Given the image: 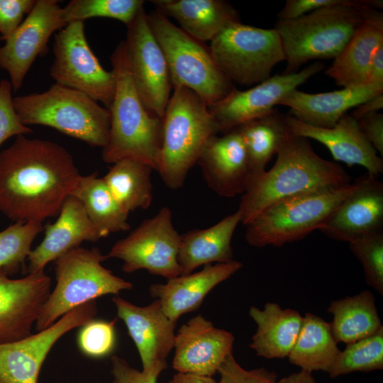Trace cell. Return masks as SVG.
Segmentation results:
<instances>
[{"mask_svg": "<svg viewBox=\"0 0 383 383\" xmlns=\"http://www.w3.org/2000/svg\"><path fill=\"white\" fill-rule=\"evenodd\" d=\"M144 2L143 0H72L62 8V16L67 24L103 17L120 21L128 27L144 8Z\"/></svg>", "mask_w": 383, "mask_h": 383, "instance_id": "cell-37", "label": "cell"}, {"mask_svg": "<svg viewBox=\"0 0 383 383\" xmlns=\"http://www.w3.org/2000/svg\"><path fill=\"white\" fill-rule=\"evenodd\" d=\"M240 222L238 211L213 226L189 231L180 235L177 261L181 274H189L197 267L233 260L231 240Z\"/></svg>", "mask_w": 383, "mask_h": 383, "instance_id": "cell-28", "label": "cell"}, {"mask_svg": "<svg viewBox=\"0 0 383 383\" xmlns=\"http://www.w3.org/2000/svg\"><path fill=\"white\" fill-rule=\"evenodd\" d=\"M277 383H318L312 373L300 370L277 380Z\"/></svg>", "mask_w": 383, "mask_h": 383, "instance_id": "cell-49", "label": "cell"}, {"mask_svg": "<svg viewBox=\"0 0 383 383\" xmlns=\"http://www.w3.org/2000/svg\"><path fill=\"white\" fill-rule=\"evenodd\" d=\"M197 163L207 185L218 195L234 197L245 192L250 168L244 141L236 128L211 138Z\"/></svg>", "mask_w": 383, "mask_h": 383, "instance_id": "cell-21", "label": "cell"}, {"mask_svg": "<svg viewBox=\"0 0 383 383\" xmlns=\"http://www.w3.org/2000/svg\"><path fill=\"white\" fill-rule=\"evenodd\" d=\"M383 369V327L377 333L346 344L328 371L331 378L355 372Z\"/></svg>", "mask_w": 383, "mask_h": 383, "instance_id": "cell-35", "label": "cell"}, {"mask_svg": "<svg viewBox=\"0 0 383 383\" xmlns=\"http://www.w3.org/2000/svg\"><path fill=\"white\" fill-rule=\"evenodd\" d=\"M383 44V13L376 11L356 30L325 74L343 87L366 83L370 63Z\"/></svg>", "mask_w": 383, "mask_h": 383, "instance_id": "cell-27", "label": "cell"}, {"mask_svg": "<svg viewBox=\"0 0 383 383\" xmlns=\"http://www.w3.org/2000/svg\"><path fill=\"white\" fill-rule=\"evenodd\" d=\"M218 372L220 380L217 383H277V377L274 372L264 367L246 370L234 358L233 353L228 355L220 366Z\"/></svg>", "mask_w": 383, "mask_h": 383, "instance_id": "cell-41", "label": "cell"}, {"mask_svg": "<svg viewBox=\"0 0 383 383\" xmlns=\"http://www.w3.org/2000/svg\"><path fill=\"white\" fill-rule=\"evenodd\" d=\"M167 383H217L212 377L178 372Z\"/></svg>", "mask_w": 383, "mask_h": 383, "instance_id": "cell-48", "label": "cell"}, {"mask_svg": "<svg viewBox=\"0 0 383 383\" xmlns=\"http://www.w3.org/2000/svg\"><path fill=\"white\" fill-rule=\"evenodd\" d=\"M357 123L363 134L382 157L383 114L379 112L373 113L360 118Z\"/></svg>", "mask_w": 383, "mask_h": 383, "instance_id": "cell-45", "label": "cell"}, {"mask_svg": "<svg viewBox=\"0 0 383 383\" xmlns=\"http://www.w3.org/2000/svg\"><path fill=\"white\" fill-rule=\"evenodd\" d=\"M44 230L43 223L14 222L0 231V272L11 276L25 266L36 236Z\"/></svg>", "mask_w": 383, "mask_h": 383, "instance_id": "cell-36", "label": "cell"}, {"mask_svg": "<svg viewBox=\"0 0 383 383\" xmlns=\"http://www.w3.org/2000/svg\"><path fill=\"white\" fill-rule=\"evenodd\" d=\"M365 84L383 85V44L372 57Z\"/></svg>", "mask_w": 383, "mask_h": 383, "instance_id": "cell-46", "label": "cell"}, {"mask_svg": "<svg viewBox=\"0 0 383 383\" xmlns=\"http://www.w3.org/2000/svg\"><path fill=\"white\" fill-rule=\"evenodd\" d=\"M152 170L150 166L143 162L123 159L113 163L102 178L116 201L130 213L150 206Z\"/></svg>", "mask_w": 383, "mask_h": 383, "instance_id": "cell-34", "label": "cell"}, {"mask_svg": "<svg viewBox=\"0 0 383 383\" xmlns=\"http://www.w3.org/2000/svg\"><path fill=\"white\" fill-rule=\"evenodd\" d=\"M242 267L243 264L235 260L206 265L199 272L179 275L165 284H153L150 293L159 300L164 313L177 322L182 315L196 310L216 286Z\"/></svg>", "mask_w": 383, "mask_h": 383, "instance_id": "cell-24", "label": "cell"}, {"mask_svg": "<svg viewBox=\"0 0 383 383\" xmlns=\"http://www.w3.org/2000/svg\"><path fill=\"white\" fill-rule=\"evenodd\" d=\"M354 183L304 193L272 204L246 225L245 238L256 248L281 247L320 230L354 189Z\"/></svg>", "mask_w": 383, "mask_h": 383, "instance_id": "cell-8", "label": "cell"}, {"mask_svg": "<svg viewBox=\"0 0 383 383\" xmlns=\"http://www.w3.org/2000/svg\"><path fill=\"white\" fill-rule=\"evenodd\" d=\"M349 244L360 262L366 282L383 294V232L367 235Z\"/></svg>", "mask_w": 383, "mask_h": 383, "instance_id": "cell-38", "label": "cell"}, {"mask_svg": "<svg viewBox=\"0 0 383 383\" xmlns=\"http://www.w3.org/2000/svg\"><path fill=\"white\" fill-rule=\"evenodd\" d=\"M173 89L162 118L158 172L167 187L177 189L219 130L204 99L186 87Z\"/></svg>", "mask_w": 383, "mask_h": 383, "instance_id": "cell-5", "label": "cell"}, {"mask_svg": "<svg viewBox=\"0 0 383 383\" xmlns=\"http://www.w3.org/2000/svg\"><path fill=\"white\" fill-rule=\"evenodd\" d=\"M67 24L57 0H37L16 31L0 46V68L6 71L13 91L38 56L48 51L51 35Z\"/></svg>", "mask_w": 383, "mask_h": 383, "instance_id": "cell-16", "label": "cell"}, {"mask_svg": "<svg viewBox=\"0 0 383 383\" xmlns=\"http://www.w3.org/2000/svg\"><path fill=\"white\" fill-rule=\"evenodd\" d=\"M126 53L133 84L146 108L163 118L172 88L164 53L143 8L127 27Z\"/></svg>", "mask_w": 383, "mask_h": 383, "instance_id": "cell-13", "label": "cell"}, {"mask_svg": "<svg viewBox=\"0 0 383 383\" xmlns=\"http://www.w3.org/2000/svg\"><path fill=\"white\" fill-rule=\"evenodd\" d=\"M95 301L80 305L50 326L15 342L0 344V383H38L41 367L55 343L94 318Z\"/></svg>", "mask_w": 383, "mask_h": 383, "instance_id": "cell-14", "label": "cell"}, {"mask_svg": "<svg viewBox=\"0 0 383 383\" xmlns=\"http://www.w3.org/2000/svg\"><path fill=\"white\" fill-rule=\"evenodd\" d=\"M249 315L257 324L250 348L259 357L282 359L290 353L300 331L303 316L294 309L268 302L263 309L251 306Z\"/></svg>", "mask_w": 383, "mask_h": 383, "instance_id": "cell-29", "label": "cell"}, {"mask_svg": "<svg viewBox=\"0 0 383 383\" xmlns=\"http://www.w3.org/2000/svg\"><path fill=\"white\" fill-rule=\"evenodd\" d=\"M234 340L232 333L199 314L175 335L172 367L178 372L212 377L232 353Z\"/></svg>", "mask_w": 383, "mask_h": 383, "instance_id": "cell-20", "label": "cell"}, {"mask_svg": "<svg viewBox=\"0 0 383 383\" xmlns=\"http://www.w3.org/2000/svg\"><path fill=\"white\" fill-rule=\"evenodd\" d=\"M70 195L82 203L101 238L130 229L129 213L119 204L103 178L98 177L96 172L80 175Z\"/></svg>", "mask_w": 383, "mask_h": 383, "instance_id": "cell-33", "label": "cell"}, {"mask_svg": "<svg viewBox=\"0 0 383 383\" xmlns=\"http://www.w3.org/2000/svg\"><path fill=\"white\" fill-rule=\"evenodd\" d=\"M155 10L176 20L194 38L211 41L230 25L240 22L238 11L222 0H153Z\"/></svg>", "mask_w": 383, "mask_h": 383, "instance_id": "cell-26", "label": "cell"}, {"mask_svg": "<svg viewBox=\"0 0 383 383\" xmlns=\"http://www.w3.org/2000/svg\"><path fill=\"white\" fill-rule=\"evenodd\" d=\"M172 219L170 209L162 207L127 237L116 241L106 258L121 260L122 270L126 273L146 270L167 279L180 275L177 261L180 235Z\"/></svg>", "mask_w": 383, "mask_h": 383, "instance_id": "cell-12", "label": "cell"}, {"mask_svg": "<svg viewBox=\"0 0 383 383\" xmlns=\"http://www.w3.org/2000/svg\"><path fill=\"white\" fill-rule=\"evenodd\" d=\"M12 90L9 80L0 81V146L9 138L33 132L32 129L21 122L16 111Z\"/></svg>", "mask_w": 383, "mask_h": 383, "instance_id": "cell-40", "label": "cell"}, {"mask_svg": "<svg viewBox=\"0 0 383 383\" xmlns=\"http://www.w3.org/2000/svg\"><path fill=\"white\" fill-rule=\"evenodd\" d=\"M353 183V191L320 229L348 243L383 232V183L368 172Z\"/></svg>", "mask_w": 383, "mask_h": 383, "instance_id": "cell-19", "label": "cell"}, {"mask_svg": "<svg viewBox=\"0 0 383 383\" xmlns=\"http://www.w3.org/2000/svg\"><path fill=\"white\" fill-rule=\"evenodd\" d=\"M327 311L333 315L329 323L338 343L355 342L374 334L383 327L375 298L369 290L334 300Z\"/></svg>", "mask_w": 383, "mask_h": 383, "instance_id": "cell-30", "label": "cell"}, {"mask_svg": "<svg viewBox=\"0 0 383 383\" xmlns=\"http://www.w3.org/2000/svg\"><path fill=\"white\" fill-rule=\"evenodd\" d=\"M150 28L167 64L172 87H184L209 106L235 87L215 62L210 48L188 35L168 18L154 10L148 13Z\"/></svg>", "mask_w": 383, "mask_h": 383, "instance_id": "cell-9", "label": "cell"}, {"mask_svg": "<svg viewBox=\"0 0 383 383\" xmlns=\"http://www.w3.org/2000/svg\"><path fill=\"white\" fill-rule=\"evenodd\" d=\"M106 260L98 248L78 247L55 260L56 285L35 324L37 331L50 326L80 305L132 289L131 282L116 276L102 265Z\"/></svg>", "mask_w": 383, "mask_h": 383, "instance_id": "cell-7", "label": "cell"}, {"mask_svg": "<svg viewBox=\"0 0 383 383\" xmlns=\"http://www.w3.org/2000/svg\"><path fill=\"white\" fill-rule=\"evenodd\" d=\"M382 0H343L287 21L277 20L287 67L299 72L310 60L335 59L360 26L378 10Z\"/></svg>", "mask_w": 383, "mask_h": 383, "instance_id": "cell-3", "label": "cell"}, {"mask_svg": "<svg viewBox=\"0 0 383 383\" xmlns=\"http://www.w3.org/2000/svg\"><path fill=\"white\" fill-rule=\"evenodd\" d=\"M383 108V93L362 103L351 113V116L357 121L360 118L378 113Z\"/></svg>", "mask_w": 383, "mask_h": 383, "instance_id": "cell-47", "label": "cell"}, {"mask_svg": "<svg viewBox=\"0 0 383 383\" xmlns=\"http://www.w3.org/2000/svg\"><path fill=\"white\" fill-rule=\"evenodd\" d=\"M209 48L226 77L232 83L247 87L265 81L274 67L285 61L282 40L274 28H261L240 21L223 30L210 42Z\"/></svg>", "mask_w": 383, "mask_h": 383, "instance_id": "cell-10", "label": "cell"}, {"mask_svg": "<svg viewBox=\"0 0 383 383\" xmlns=\"http://www.w3.org/2000/svg\"><path fill=\"white\" fill-rule=\"evenodd\" d=\"M343 0H287L277 14L278 20L287 21L297 18L318 9L336 5Z\"/></svg>", "mask_w": 383, "mask_h": 383, "instance_id": "cell-44", "label": "cell"}, {"mask_svg": "<svg viewBox=\"0 0 383 383\" xmlns=\"http://www.w3.org/2000/svg\"><path fill=\"white\" fill-rule=\"evenodd\" d=\"M111 361V383H157L158 376L162 372L160 370L139 371L117 355H113Z\"/></svg>", "mask_w": 383, "mask_h": 383, "instance_id": "cell-43", "label": "cell"}, {"mask_svg": "<svg viewBox=\"0 0 383 383\" xmlns=\"http://www.w3.org/2000/svg\"><path fill=\"white\" fill-rule=\"evenodd\" d=\"M112 301L138 350L142 370H164L167 357L174 349L177 322L164 313L158 299L145 306L135 305L118 295Z\"/></svg>", "mask_w": 383, "mask_h": 383, "instance_id": "cell-18", "label": "cell"}, {"mask_svg": "<svg viewBox=\"0 0 383 383\" xmlns=\"http://www.w3.org/2000/svg\"><path fill=\"white\" fill-rule=\"evenodd\" d=\"M290 131L294 135L313 139L325 145L335 160L351 167H365L376 176L383 173V160L362 132L357 121L345 113L332 128L313 126L287 116Z\"/></svg>", "mask_w": 383, "mask_h": 383, "instance_id": "cell-22", "label": "cell"}, {"mask_svg": "<svg viewBox=\"0 0 383 383\" xmlns=\"http://www.w3.org/2000/svg\"><path fill=\"white\" fill-rule=\"evenodd\" d=\"M324 67L322 62H315L294 73L271 76L245 90L234 87L226 97L209 106L219 132L226 133L270 113L290 92Z\"/></svg>", "mask_w": 383, "mask_h": 383, "instance_id": "cell-15", "label": "cell"}, {"mask_svg": "<svg viewBox=\"0 0 383 383\" xmlns=\"http://www.w3.org/2000/svg\"><path fill=\"white\" fill-rule=\"evenodd\" d=\"M54 60L50 70L55 84L81 91L109 109L116 79L106 70L92 52L85 36L84 22L68 23L55 35Z\"/></svg>", "mask_w": 383, "mask_h": 383, "instance_id": "cell-11", "label": "cell"}, {"mask_svg": "<svg viewBox=\"0 0 383 383\" xmlns=\"http://www.w3.org/2000/svg\"><path fill=\"white\" fill-rule=\"evenodd\" d=\"M111 62L116 86L109 109L110 128L102 159L110 164L134 160L158 172L162 119L151 113L138 95L131 76L124 40L115 48Z\"/></svg>", "mask_w": 383, "mask_h": 383, "instance_id": "cell-4", "label": "cell"}, {"mask_svg": "<svg viewBox=\"0 0 383 383\" xmlns=\"http://www.w3.org/2000/svg\"><path fill=\"white\" fill-rule=\"evenodd\" d=\"M51 279L44 270L11 279L0 272V344L31 334L51 291Z\"/></svg>", "mask_w": 383, "mask_h": 383, "instance_id": "cell-17", "label": "cell"}, {"mask_svg": "<svg viewBox=\"0 0 383 383\" xmlns=\"http://www.w3.org/2000/svg\"><path fill=\"white\" fill-rule=\"evenodd\" d=\"M80 175L62 145L18 135L0 152V211L14 222L43 223L58 216Z\"/></svg>", "mask_w": 383, "mask_h": 383, "instance_id": "cell-1", "label": "cell"}, {"mask_svg": "<svg viewBox=\"0 0 383 383\" xmlns=\"http://www.w3.org/2000/svg\"><path fill=\"white\" fill-rule=\"evenodd\" d=\"M36 0H0V39L6 41L31 11Z\"/></svg>", "mask_w": 383, "mask_h": 383, "instance_id": "cell-42", "label": "cell"}, {"mask_svg": "<svg viewBox=\"0 0 383 383\" xmlns=\"http://www.w3.org/2000/svg\"><path fill=\"white\" fill-rule=\"evenodd\" d=\"M350 183V177L338 163L321 157L309 139L291 133L273 167L248 184L238 209L240 222L246 226L282 199Z\"/></svg>", "mask_w": 383, "mask_h": 383, "instance_id": "cell-2", "label": "cell"}, {"mask_svg": "<svg viewBox=\"0 0 383 383\" xmlns=\"http://www.w3.org/2000/svg\"><path fill=\"white\" fill-rule=\"evenodd\" d=\"M235 128L245 145L251 174L250 182L266 170V165L278 153L292 133L287 115L276 109Z\"/></svg>", "mask_w": 383, "mask_h": 383, "instance_id": "cell-31", "label": "cell"}, {"mask_svg": "<svg viewBox=\"0 0 383 383\" xmlns=\"http://www.w3.org/2000/svg\"><path fill=\"white\" fill-rule=\"evenodd\" d=\"M21 122L26 126L41 125L104 148L110 128V113L88 95L57 84L41 93L13 98Z\"/></svg>", "mask_w": 383, "mask_h": 383, "instance_id": "cell-6", "label": "cell"}, {"mask_svg": "<svg viewBox=\"0 0 383 383\" xmlns=\"http://www.w3.org/2000/svg\"><path fill=\"white\" fill-rule=\"evenodd\" d=\"M101 238L82 203L70 195L63 203L57 220L45 226L43 240L31 250L28 272L43 271L47 264L79 247L84 241L94 243Z\"/></svg>", "mask_w": 383, "mask_h": 383, "instance_id": "cell-23", "label": "cell"}, {"mask_svg": "<svg viewBox=\"0 0 383 383\" xmlns=\"http://www.w3.org/2000/svg\"><path fill=\"white\" fill-rule=\"evenodd\" d=\"M383 93V85L365 84L323 93L293 90L279 104L290 109L291 116L306 124L333 127L349 109Z\"/></svg>", "mask_w": 383, "mask_h": 383, "instance_id": "cell-25", "label": "cell"}, {"mask_svg": "<svg viewBox=\"0 0 383 383\" xmlns=\"http://www.w3.org/2000/svg\"><path fill=\"white\" fill-rule=\"evenodd\" d=\"M79 328L77 344L83 355L100 359L111 354L116 343L115 321L93 318Z\"/></svg>", "mask_w": 383, "mask_h": 383, "instance_id": "cell-39", "label": "cell"}, {"mask_svg": "<svg viewBox=\"0 0 383 383\" xmlns=\"http://www.w3.org/2000/svg\"><path fill=\"white\" fill-rule=\"evenodd\" d=\"M340 350L333 337L330 323L321 316L306 312L289 361L309 372H328Z\"/></svg>", "mask_w": 383, "mask_h": 383, "instance_id": "cell-32", "label": "cell"}]
</instances>
